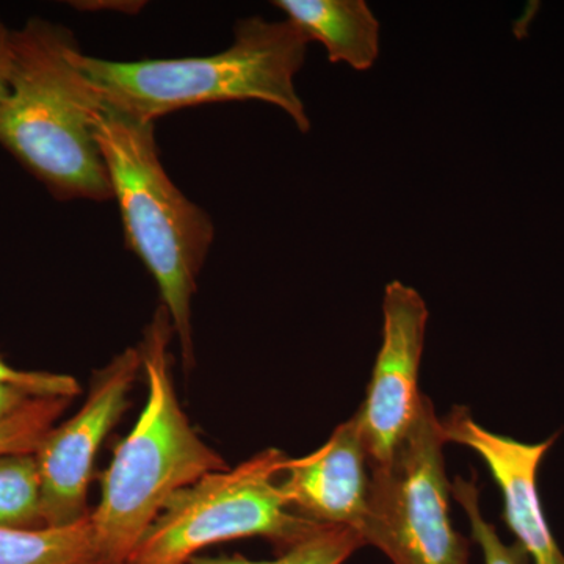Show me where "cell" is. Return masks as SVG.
Returning <instances> with one entry per match:
<instances>
[{
    "label": "cell",
    "mask_w": 564,
    "mask_h": 564,
    "mask_svg": "<svg viewBox=\"0 0 564 564\" xmlns=\"http://www.w3.org/2000/svg\"><path fill=\"white\" fill-rule=\"evenodd\" d=\"M307 41L325 47L328 61L369 70L380 55V22L366 0H276Z\"/></svg>",
    "instance_id": "11"
},
{
    "label": "cell",
    "mask_w": 564,
    "mask_h": 564,
    "mask_svg": "<svg viewBox=\"0 0 564 564\" xmlns=\"http://www.w3.org/2000/svg\"><path fill=\"white\" fill-rule=\"evenodd\" d=\"M370 478L369 455L355 414L318 451L289 458L280 486L296 514L358 532L369 503Z\"/></svg>",
    "instance_id": "10"
},
{
    "label": "cell",
    "mask_w": 564,
    "mask_h": 564,
    "mask_svg": "<svg viewBox=\"0 0 564 564\" xmlns=\"http://www.w3.org/2000/svg\"><path fill=\"white\" fill-rule=\"evenodd\" d=\"M451 496L469 519L473 538L484 552L485 564H533L521 544H505L496 527L486 521L480 510V494L474 480L456 477L454 484H451Z\"/></svg>",
    "instance_id": "16"
},
{
    "label": "cell",
    "mask_w": 564,
    "mask_h": 564,
    "mask_svg": "<svg viewBox=\"0 0 564 564\" xmlns=\"http://www.w3.org/2000/svg\"><path fill=\"white\" fill-rule=\"evenodd\" d=\"M73 33L31 18L11 31L10 88L0 104V147L61 202L111 198L93 135L98 93L82 74Z\"/></svg>",
    "instance_id": "1"
},
{
    "label": "cell",
    "mask_w": 564,
    "mask_h": 564,
    "mask_svg": "<svg viewBox=\"0 0 564 564\" xmlns=\"http://www.w3.org/2000/svg\"><path fill=\"white\" fill-rule=\"evenodd\" d=\"M93 135L120 206L126 243L158 282L181 344L185 369L193 355L192 299L214 242V225L170 180L155 147L154 122L113 109L98 95Z\"/></svg>",
    "instance_id": "4"
},
{
    "label": "cell",
    "mask_w": 564,
    "mask_h": 564,
    "mask_svg": "<svg viewBox=\"0 0 564 564\" xmlns=\"http://www.w3.org/2000/svg\"><path fill=\"white\" fill-rule=\"evenodd\" d=\"M143 372L140 344L118 355L96 375L87 402L68 421L44 434L35 451L46 527L76 524L87 508L93 466L110 430L129 404V392Z\"/></svg>",
    "instance_id": "7"
},
{
    "label": "cell",
    "mask_w": 564,
    "mask_h": 564,
    "mask_svg": "<svg viewBox=\"0 0 564 564\" xmlns=\"http://www.w3.org/2000/svg\"><path fill=\"white\" fill-rule=\"evenodd\" d=\"M70 399H31L0 422V455L35 454Z\"/></svg>",
    "instance_id": "15"
},
{
    "label": "cell",
    "mask_w": 564,
    "mask_h": 564,
    "mask_svg": "<svg viewBox=\"0 0 564 564\" xmlns=\"http://www.w3.org/2000/svg\"><path fill=\"white\" fill-rule=\"evenodd\" d=\"M33 397L13 386L0 384V422L6 421L14 411L20 410L22 404L29 402Z\"/></svg>",
    "instance_id": "19"
},
{
    "label": "cell",
    "mask_w": 564,
    "mask_h": 564,
    "mask_svg": "<svg viewBox=\"0 0 564 564\" xmlns=\"http://www.w3.org/2000/svg\"><path fill=\"white\" fill-rule=\"evenodd\" d=\"M288 462L282 452L269 448L182 489L126 564H187L212 544L242 538H267L280 552L299 543L318 522L289 507L280 486Z\"/></svg>",
    "instance_id": "5"
},
{
    "label": "cell",
    "mask_w": 564,
    "mask_h": 564,
    "mask_svg": "<svg viewBox=\"0 0 564 564\" xmlns=\"http://www.w3.org/2000/svg\"><path fill=\"white\" fill-rule=\"evenodd\" d=\"M0 564H99L90 514L63 527H0Z\"/></svg>",
    "instance_id": "12"
},
{
    "label": "cell",
    "mask_w": 564,
    "mask_h": 564,
    "mask_svg": "<svg viewBox=\"0 0 564 564\" xmlns=\"http://www.w3.org/2000/svg\"><path fill=\"white\" fill-rule=\"evenodd\" d=\"M0 527L43 529V496L33 454L0 455Z\"/></svg>",
    "instance_id": "13"
},
{
    "label": "cell",
    "mask_w": 564,
    "mask_h": 564,
    "mask_svg": "<svg viewBox=\"0 0 564 564\" xmlns=\"http://www.w3.org/2000/svg\"><path fill=\"white\" fill-rule=\"evenodd\" d=\"M173 334L169 311L161 306L140 344L147 403L115 451L102 477L101 502L90 511L99 564H126L177 492L228 469L182 410L169 352Z\"/></svg>",
    "instance_id": "2"
},
{
    "label": "cell",
    "mask_w": 564,
    "mask_h": 564,
    "mask_svg": "<svg viewBox=\"0 0 564 564\" xmlns=\"http://www.w3.org/2000/svg\"><path fill=\"white\" fill-rule=\"evenodd\" d=\"M11 31L0 20V104L6 101L10 88Z\"/></svg>",
    "instance_id": "18"
},
{
    "label": "cell",
    "mask_w": 564,
    "mask_h": 564,
    "mask_svg": "<svg viewBox=\"0 0 564 564\" xmlns=\"http://www.w3.org/2000/svg\"><path fill=\"white\" fill-rule=\"evenodd\" d=\"M307 44L291 21L247 18L237 22L231 47L209 57L110 62L79 51L76 62L104 102L139 121L203 104L254 99L280 107L306 133L311 121L293 80Z\"/></svg>",
    "instance_id": "3"
},
{
    "label": "cell",
    "mask_w": 564,
    "mask_h": 564,
    "mask_svg": "<svg viewBox=\"0 0 564 564\" xmlns=\"http://www.w3.org/2000/svg\"><path fill=\"white\" fill-rule=\"evenodd\" d=\"M0 384L21 389L33 399L73 400L80 392L76 378L69 375L14 369L2 358H0Z\"/></svg>",
    "instance_id": "17"
},
{
    "label": "cell",
    "mask_w": 564,
    "mask_h": 564,
    "mask_svg": "<svg viewBox=\"0 0 564 564\" xmlns=\"http://www.w3.org/2000/svg\"><path fill=\"white\" fill-rule=\"evenodd\" d=\"M441 419L423 395L421 413L391 459L370 467L358 533L393 564H469V541L451 519Z\"/></svg>",
    "instance_id": "6"
},
{
    "label": "cell",
    "mask_w": 564,
    "mask_h": 564,
    "mask_svg": "<svg viewBox=\"0 0 564 564\" xmlns=\"http://www.w3.org/2000/svg\"><path fill=\"white\" fill-rule=\"evenodd\" d=\"M366 541L351 527L318 524L299 543L280 552L270 562H256L242 555L195 556L187 564H344Z\"/></svg>",
    "instance_id": "14"
},
{
    "label": "cell",
    "mask_w": 564,
    "mask_h": 564,
    "mask_svg": "<svg viewBox=\"0 0 564 564\" xmlns=\"http://www.w3.org/2000/svg\"><path fill=\"white\" fill-rule=\"evenodd\" d=\"M445 444L469 447L480 455L503 494L505 521L533 564H564L563 552L549 529L540 494L538 469L556 436L544 443L525 444L478 425L464 406L441 419Z\"/></svg>",
    "instance_id": "9"
},
{
    "label": "cell",
    "mask_w": 564,
    "mask_h": 564,
    "mask_svg": "<svg viewBox=\"0 0 564 564\" xmlns=\"http://www.w3.org/2000/svg\"><path fill=\"white\" fill-rule=\"evenodd\" d=\"M429 307L411 285L392 281L383 299V343L375 361L359 429L370 467L388 463L421 413L419 369L425 347Z\"/></svg>",
    "instance_id": "8"
}]
</instances>
